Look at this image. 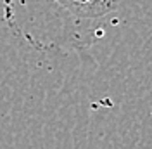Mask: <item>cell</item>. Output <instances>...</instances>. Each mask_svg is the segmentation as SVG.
Returning a JSON list of instances; mask_svg holds the SVG:
<instances>
[{
	"label": "cell",
	"mask_w": 152,
	"mask_h": 149,
	"mask_svg": "<svg viewBox=\"0 0 152 149\" xmlns=\"http://www.w3.org/2000/svg\"><path fill=\"white\" fill-rule=\"evenodd\" d=\"M54 2H57L61 7H64L75 16L92 19L102 18L119 5V0H54Z\"/></svg>",
	"instance_id": "obj_1"
}]
</instances>
